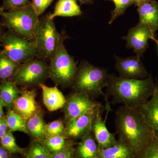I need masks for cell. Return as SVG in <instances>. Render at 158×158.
Returning <instances> with one entry per match:
<instances>
[{
	"instance_id": "obj_1",
	"label": "cell",
	"mask_w": 158,
	"mask_h": 158,
	"mask_svg": "<svg viewBox=\"0 0 158 158\" xmlns=\"http://www.w3.org/2000/svg\"><path fill=\"white\" fill-rule=\"evenodd\" d=\"M140 108L129 107L123 105L116 111L115 116L118 141L131 148L135 158H143L155 137Z\"/></svg>"
},
{
	"instance_id": "obj_2",
	"label": "cell",
	"mask_w": 158,
	"mask_h": 158,
	"mask_svg": "<svg viewBox=\"0 0 158 158\" xmlns=\"http://www.w3.org/2000/svg\"><path fill=\"white\" fill-rule=\"evenodd\" d=\"M156 84L152 76L146 78H127L109 75L107 94L113 97V103L131 108H140L151 97Z\"/></svg>"
},
{
	"instance_id": "obj_3",
	"label": "cell",
	"mask_w": 158,
	"mask_h": 158,
	"mask_svg": "<svg viewBox=\"0 0 158 158\" xmlns=\"http://www.w3.org/2000/svg\"><path fill=\"white\" fill-rule=\"evenodd\" d=\"M109 76L104 68L84 62L77 68L72 85L76 92L87 94L90 97H105L103 89L107 85Z\"/></svg>"
},
{
	"instance_id": "obj_4",
	"label": "cell",
	"mask_w": 158,
	"mask_h": 158,
	"mask_svg": "<svg viewBox=\"0 0 158 158\" xmlns=\"http://www.w3.org/2000/svg\"><path fill=\"white\" fill-rule=\"evenodd\" d=\"M60 35L56 52L51 59L48 66V76L56 84L69 86L72 85L77 68L73 58L69 54L64 45V41L67 36L63 32Z\"/></svg>"
},
{
	"instance_id": "obj_5",
	"label": "cell",
	"mask_w": 158,
	"mask_h": 158,
	"mask_svg": "<svg viewBox=\"0 0 158 158\" xmlns=\"http://www.w3.org/2000/svg\"><path fill=\"white\" fill-rule=\"evenodd\" d=\"M2 15L10 31L29 40L34 39V30L39 19L31 4L24 8L4 12Z\"/></svg>"
},
{
	"instance_id": "obj_6",
	"label": "cell",
	"mask_w": 158,
	"mask_h": 158,
	"mask_svg": "<svg viewBox=\"0 0 158 158\" xmlns=\"http://www.w3.org/2000/svg\"><path fill=\"white\" fill-rule=\"evenodd\" d=\"M61 35L57 31L54 19L46 18L37 22L34 32L38 56L51 59L56 52Z\"/></svg>"
},
{
	"instance_id": "obj_7",
	"label": "cell",
	"mask_w": 158,
	"mask_h": 158,
	"mask_svg": "<svg viewBox=\"0 0 158 158\" xmlns=\"http://www.w3.org/2000/svg\"><path fill=\"white\" fill-rule=\"evenodd\" d=\"M3 50L1 53L22 64L38 56L35 40H29L10 31L2 39Z\"/></svg>"
},
{
	"instance_id": "obj_8",
	"label": "cell",
	"mask_w": 158,
	"mask_h": 158,
	"mask_svg": "<svg viewBox=\"0 0 158 158\" xmlns=\"http://www.w3.org/2000/svg\"><path fill=\"white\" fill-rule=\"evenodd\" d=\"M48 76V66L43 61L34 59L21 64L13 78L16 85L30 86L39 85Z\"/></svg>"
},
{
	"instance_id": "obj_9",
	"label": "cell",
	"mask_w": 158,
	"mask_h": 158,
	"mask_svg": "<svg viewBox=\"0 0 158 158\" xmlns=\"http://www.w3.org/2000/svg\"><path fill=\"white\" fill-rule=\"evenodd\" d=\"M101 106L100 103L93 100L87 94L75 92L66 99L63 107L65 124L84 113L96 110Z\"/></svg>"
},
{
	"instance_id": "obj_10",
	"label": "cell",
	"mask_w": 158,
	"mask_h": 158,
	"mask_svg": "<svg viewBox=\"0 0 158 158\" xmlns=\"http://www.w3.org/2000/svg\"><path fill=\"white\" fill-rule=\"evenodd\" d=\"M106 99V115L104 120L102 117V106L97 110L94 118L92 122L91 131L93 132L97 142L99 148V149H105L116 144L118 140L115 137L116 134L110 133L108 130L106 122L108 113L111 110L110 103L108 101L107 97H105Z\"/></svg>"
},
{
	"instance_id": "obj_11",
	"label": "cell",
	"mask_w": 158,
	"mask_h": 158,
	"mask_svg": "<svg viewBox=\"0 0 158 158\" xmlns=\"http://www.w3.org/2000/svg\"><path fill=\"white\" fill-rule=\"evenodd\" d=\"M149 27L141 22L129 30L127 35L123 37L127 41V47L133 48L134 52L140 58L148 47V39L155 37Z\"/></svg>"
},
{
	"instance_id": "obj_12",
	"label": "cell",
	"mask_w": 158,
	"mask_h": 158,
	"mask_svg": "<svg viewBox=\"0 0 158 158\" xmlns=\"http://www.w3.org/2000/svg\"><path fill=\"white\" fill-rule=\"evenodd\" d=\"M115 59L116 69L119 76L136 79H143L148 76L141 58L137 55L126 58L116 56Z\"/></svg>"
},
{
	"instance_id": "obj_13",
	"label": "cell",
	"mask_w": 158,
	"mask_h": 158,
	"mask_svg": "<svg viewBox=\"0 0 158 158\" xmlns=\"http://www.w3.org/2000/svg\"><path fill=\"white\" fill-rule=\"evenodd\" d=\"M98 108L78 116L65 124L64 135L70 139H78L88 135L91 131L92 122Z\"/></svg>"
},
{
	"instance_id": "obj_14",
	"label": "cell",
	"mask_w": 158,
	"mask_h": 158,
	"mask_svg": "<svg viewBox=\"0 0 158 158\" xmlns=\"http://www.w3.org/2000/svg\"><path fill=\"white\" fill-rule=\"evenodd\" d=\"M36 96L34 90H21L11 109L26 121L40 110L36 101Z\"/></svg>"
},
{
	"instance_id": "obj_15",
	"label": "cell",
	"mask_w": 158,
	"mask_h": 158,
	"mask_svg": "<svg viewBox=\"0 0 158 158\" xmlns=\"http://www.w3.org/2000/svg\"><path fill=\"white\" fill-rule=\"evenodd\" d=\"M151 98L140 108L145 121L158 138V86L156 85Z\"/></svg>"
},
{
	"instance_id": "obj_16",
	"label": "cell",
	"mask_w": 158,
	"mask_h": 158,
	"mask_svg": "<svg viewBox=\"0 0 158 158\" xmlns=\"http://www.w3.org/2000/svg\"><path fill=\"white\" fill-rule=\"evenodd\" d=\"M140 22L147 25L155 34L158 29V4L155 0L140 3L138 6Z\"/></svg>"
},
{
	"instance_id": "obj_17",
	"label": "cell",
	"mask_w": 158,
	"mask_h": 158,
	"mask_svg": "<svg viewBox=\"0 0 158 158\" xmlns=\"http://www.w3.org/2000/svg\"><path fill=\"white\" fill-rule=\"evenodd\" d=\"M42 90L44 103L51 112L64 107L66 99L56 87H48L44 84L39 85Z\"/></svg>"
},
{
	"instance_id": "obj_18",
	"label": "cell",
	"mask_w": 158,
	"mask_h": 158,
	"mask_svg": "<svg viewBox=\"0 0 158 158\" xmlns=\"http://www.w3.org/2000/svg\"><path fill=\"white\" fill-rule=\"evenodd\" d=\"M99 148L93 132L90 131L82 138L75 148V157L97 158Z\"/></svg>"
},
{
	"instance_id": "obj_19",
	"label": "cell",
	"mask_w": 158,
	"mask_h": 158,
	"mask_svg": "<svg viewBox=\"0 0 158 158\" xmlns=\"http://www.w3.org/2000/svg\"><path fill=\"white\" fill-rule=\"evenodd\" d=\"M81 15V10L77 0H58L54 12L48 15V17L53 19L57 16L73 17Z\"/></svg>"
},
{
	"instance_id": "obj_20",
	"label": "cell",
	"mask_w": 158,
	"mask_h": 158,
	"mask_svg": "<svg viewBox=\"0 0 158 158\" xmlns=\"http://www.w3.org/2000/svg\"><path fill=\"white\" fill-rule=\"evenodd\" d=\"M45 126L43 116L40 110L26 121V126L28 134L41 142L46 138Z\"/></svg>"
},
{
	"instance_id": "obj_21",
	"label": "cell",
	"mask_w": 158,
	"mask_h": 158,
	"mask_svg": "<svg viewBox=\"0 0 158 158\" xmlns=\"http://www.w3.org/2000/svg\"><path fill=\"white\" fill-rule=\"evenodd\" d=\"M97 158H135V156L131 148L118 141L110 147L99 149Z\"/></svg>"
},
{
	"instance_id": "obj_22",
	"label": "cell",
	"mask_w": 158,
	"mask_h": 158,
	"mask_svg": "<svg viewBox=\"0 0 158 158\" xmlns=\"http://www.w3.org/2000/svg\"><path fill=\"white\" fill-rule=\"evenodd\" d=\"M21 90L17 87L14 81L4 80L0 85V96L2 100L5 107L12 109L13 104L19 97Z\"/></svg>"
},
{
	"instance_id": "obj_23",
	"label": "cell",
	"mask_w": 158,
	"mask_h": 158,
	"mask_svg": "<svg viewBox=\"0 0 158 158\" xmlns=\"http://www.w3.org/2000/svg\"><path fill=\"white\" fill-rule=\"evenodd\" d=\"M20 65L0 53V79L4 81L14 77Z\"/></svg>"
},
{
	"instance_id": "obj_24",
	"label": "cell",
	"mask_w": 158,
	"mask_h": 158,
	"mask_svg": "<svg viewBox=\"0 0 158 158\" xmlns=\"http://www.w3.org/2000/svg\"><path fill=\"white\" fill-rule=\"evenodd\" d=\"M72 140L62 135L48 137L41 142L52 155L64 148Z\"/></svg>"
},
{
	"instance_id": "obj_25",
	"label": "cell",
	"mask_w": 158,
	"mask_h": 158,
	"mask_svg": "<svg viewBox=\"0 0 158 158\" xmlns=\"http://www.w3.org/2000/svg\"><path fill=\"white\" fill-rule=\"evenodd\" d=\"M5 118L9 131L28 134L26 128L25 120L12 109H9Z\"/></svg>"
},
{
	"instance_id": "obj_26",
	"label": "cell",
	"mask_w": 158,
	"mask_h": 158,
	"mask_svg": "<svg viewBox=\"0 0 158 158\" xmlns=\"http://www.w3.org/2000/svg\"><path fill=\"white\" fill-rule=\"evenodd\" d=\"M27 158H52L51 154L40 141L35 140L32 142L27 150H26Z\"/></svg>"
},
{
	"instance_id": "obj_27",
	"label": "cell",
	"mask_w": 158,
	"mask_h": 158,
	"mask_svg": "<svg viewBox=\"0 0 158 158\" xmlns=\"http://www.w3.org/2000/svg\"><path fill=\"white\" fill-rule=\"evenodd\" d=\"M1 145L10 154H24L26 149L20 147L15 141L12 132L8 131L1 139Z\"/></svg>"
},
{
	"instance_id": "obj_28",
	"label": "cell",
	"mask_w": 158,
	"mask_h": 158,
	"mask_svg": "<svg viewBox=\"0 0 158 158\" xmlns=\"http://www.w3.org/2000/svg\"><path fill=\"white\" fill-rule=\"evenodd\" d=\"M112 1L115 4V9L111 11V17L109 24H111L118 16L124 14L129 7L133 5L131 0H105Z\"/></svg>"
},
{
	"instance_id": "obj_29",
	"label": "cell",
	"mask_w": 158,
	"mask_h": 158,
	"mask_svg": "<svg viewBox=\"0 0 158 158\" xmlns=\"http://www.w3.org/2000/svg\"><path fill=\"white\" fill-rule=\"evenodd\" d=\"M65 127L61 119L55 120L46 124L45 133L46 138L59 135H64Z\"/></svg>"
},
{
	"instance_id": "obj_30",
	"label": "cell",
	"mask_w": 158,
	"mask_h": 158,
	"mask_svg": "<svg viewBox=\"0 0 158 158\" xmlns=\"http://www.w3.org/2000/svg\"><path fill=\"white\" fill-rule=\"evenodd\" d=\"M75 142L72 140L69 144L61 150L51 155L52 158H73L75 157Z\"/></svg>"
},
{
	"instance_id": "obj_31",
	"label": "cell",
	"mask_w": 158,
	"mask_h": 158,
	"mask_svg": "<svg viewBox=\"0 0 158 158\" xmlns=\"http://www.w3.org/2000/svg\"><path fill=\"white\" fill-rule=\"evenodd\" d=\"M30 4V0H4L2 8L4 10H11L24 8Z\"/></svg>"
},
{
	"instance_id": "obj_32",
	"label": "cell",
	"mask_w": 158,
	"mask_h": 158,
	"mask_svg": "<svg viewBox=\"0 0 158 158\" xmlns=\"http://www.w3.org/2000/svg\"><path fill=\"white\" fill-rule=\"evenodd\" d=\"M53 1L54 0H32L31 4L35 12L40 16L44 12Z\"/></svg>"
},
{
	"instance_id": "obj_33",
	"label": "cell",
	"mask_w": 158,
	"mask_h": 158,
	"mask_svg": "<svg viewBox=\"0 0 158 158\" xmlns=\"http://www.w3.org/2000/svg\"><path fill=\"white\" fill-rule=\"evenodd\" d=\"M142 158H158V138L155 136Z\"/></svg>"
},
{
	"instance_id": "obj_34",
	"label": "cell",
	"mask_w": 158,
	"mask_h": 158,
	"mask_svg": "<svg viewBox=\"0 0 158 158\" xmlns=\"http://www.w3.org/2000/svg\"><path fill=\"white\" fill-rule=\"evenodd\" d=\"M9 128L6 123V118H2L0 119V140L6 135L9 131Z\"/></svg>"
},
{
	"instance_id": "obj_35",
	"label": "cell",
	"mask_w": 158,
	"mask_h": 158,
	"mask_svg": "<svg viewBox=\"0 0 158 158\" xmlns=\"http://www.w3.org/2000/svg\"><path fill=\"white\" fill-rule=\"evenodd\" d=\"M10 153L1 145L0 146V158H8L10 157Z\"/></svg>"
},
{
	"instance_id": "obj_36",
	"label": "cell",
	"mask_w": 158,
	"mask_h": 158,
	"mask_svg": "<svg viewBox=\"0 0 158 158\" xmlns=\"http://www.w3.org/2000/svg\"><path fill=\"white\" fill-rule=\"evenodd\" d=\"M4 107H6L5 104L0 96V119L5 117L4 112Z\"/></svg>"
},
{
	"instance_id": "obj_37",
	"label": "cell",
	"mask_w": 158,
	"mask_h": 158,
	"mask_svg": "<svg viewBox=\"0 0 158 158\" xmlns=\"http://www.w3.org/2000/svg\"><path fill=\"white\" fill-rule=\"evenodd\" d=\"M81 5L93 4L94 0H78Z\"/></svg>"
},
{
	"instance_id": "obj_38",
	"label": "cell",
	"mask_w": 158,
	"mask_h": 158,
	"mask_svg": "<svg viewBox=\"0 0 158 158\" xmlns=\"http://www.w3.org/2000/svg\"><path fill=\"white\" fill-rule=\"evenodd\" d=\"M133 3V5H135L136 6H138V5L140 4L139 0H131Z\"/></svg>"
},
{
	"instance_id": "obj_39",
	"label": "cell",
	"mask_w": 158,
	"mask_h": 158,
	"mask_svg": "<svg viewBox=\"0 0 158 158\" xmlns=\"http://www.w3.org/2000/svg\"><path fill=\"white\" fill-rule=\"evenodd\" d=\"M139 1L140 4V3H141L148 2H152L153 0H139Z\"/></svg>"
},
{
	"instance_id": "obj_40",
	"label": "cell",
	"mask_w": 158,
	"mask_h": 158,
	"mask_svg": "<svg viewBox=\"0 0 158 158\" xmlns=\"http://www.w3.org/2000/svg\"><path fill=\"white\" fill-rule=\"evenodd\" d=\"M150 39L152 40H154V41L156 43L157 45V48L158 49V40L156 39L155 37H152Z\"/></svg>"
},
{
	"instance_id": "obj_41",
	"label": "cell",
	"mask_w": 158,
	"mask_h": 158,
	"mask_svg": "<svg viewBox=\"0 0 158 158\" xmlns=\"http://www.w3.org/2000/svg\"><path fill=\"white\" fill-rule=\"evenodd\" d=\"M4 12V10H3L2 8V7H0V15H2Z\"/></svg>"
},
{
	"instance_id": "obj_42",
	"label": "cell",
	"mask_w": 158,
	"mask_h": 158,
	"mask_svg": "<svg viewBox=\"0 0 158 158\" xmlns=\"http://www.w3.org/2000/svg\"><path fill=\"white\" fill-rule=\"evenodd\" d=\"M1 39V29H0V40Z\"/></svg>"
}]
</instances>
